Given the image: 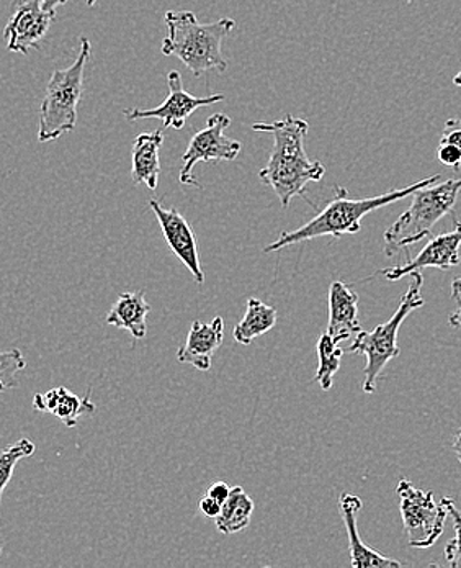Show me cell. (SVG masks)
Returning <instances> with one entry per match:
<instances>
[{
  "label": "cell",
  "instance_id": "d4e9b609",
  "mask_svg": "<svg viewBox=\"0 0 461 568\" xmlns=\"http://www.w3.org/2000/svg\"><path fill=\"white\" fill-rule=\"evenodd\" d=\"M437 158L443 166L452 168L453 171H460L461 169V150L455 144L442 143L440 141L439 148H437Z\"/></svg>",
  "mask_w": 461,
  "mask_h": 568
},
{
  "label": "cell",
  "instance_id": "7a4b0ae2",
  "mask_svg": "<svg viewBox=\"0 0 461 568\" xmlns=\"http://www.w3.org/2000/svg\"><path fill=\"white\" fill-rule=\"evenodd\" d=\"M440 181V174L430 175L428 179L416 182L398 191L388 192V194L377 195L370 199H349V192L342 185H336V199L326 205L315 219L309 220L306 225L299 226L294 232L281 233L274 243L265 247L264 253H277L291 244L303 243V241L316 240V237L330 236L340 240L347 234H356L362 229V220L368 213L375 210L383 209L391 203L402 201L414 194L419 189L428 187Z\"/></svg>",
  "mask_w": 461,
  "mask_h": 568
},
{
  "label": "cell",
  "instance_id": "1f68e13d",
  "mask_svg": "<svg viewBox=\"0 0 461 568\" xmlns=\"http://www.w3.org/2000/svg\"><path fill=\"white\" fill-rule=\"evenodd\" d=\"M453 84H455L457 88H461V72L453 78Z\"/></svg>",
  "mask_w": 461,
  "mask_h": 568
},
{
  "label": "cell",
  "instance_id": "44dd1931",
  "mask_svg": "<svg viewBox=\"0 0 461 568\" xmlns=\"http://www.w3.org/2000/svg\"><path fill=\"white\" fill-rule=\"evenodd\" d=\"M342 356L344 349L339 346V341L334 339L328 332L322 333L318 341L319 366L315 377L322 390L328 392L332 387L334 377L342 363Z\"/></svg>",
  "mask_w": 461,
  "mask_h": 568
},
{
  "label": "cell",
  "instance_id": "cb8c5ba5",
  "mask_svg": "<svg viewBox=\"0 0 461 568\" xmlns=\"http://www.w3.org/2000/svg\"><path fill=\"white\" fill-rule=\"evenodd\" d=\"M447 511L453 521L455 528V539L450 540L445 547V559L452 568H461V511L457 508L455 501L452 498H442Z\"/></svg>",
  "mask_w": 461,
  "mask_h": 568
},
{
  "label": "cell",
  "instance_id": "6da1fadb",
  "mask_svg": "<svg viewBox=\"0 0 461 568\" xmlns=\"http://www.w3.org/2000/svg\"><path fill=\"white\" fill-rule=\"evenodd\" d=\"M253 130L274 136V150L267 166L260 169L259 179L280 199L281 209H288L295 197L306 199L313 209H318L316 203L306 197V185L322 181L326 166L321 161L309 160L306 154L309 123L287 115L278 122L254 123Z\"/></svg>",
  "mask_w": 461,
  "mask_h": 568
},
{
  "label": "cell",
  "instance_id": "ac0fdd59",
  "mask_svg": "<svg viewBox=\"0 0 461 568\" xmlns=\"http://www.w3.org/2000/svg\"><path fill=\"white\" fill-rule=\"evenodd\" d=\"M33 408L41 413H51L68 428H74L82 415L94 413L98 406L89 397L81 398L66 387H57L47 394L34 395Z\"/></svg>",
  "mask_w": 461,
  "mask_h": 568
},
{
  "label": "cell",
  "instance_id": "4dcf8cb0",
  "mask_svg": "<svg viewBox=\"0 0 461 568\" xmlns=\"http://www.w3.org/2000/svg\"><path fill=\"white\" fill-rule=\"evenodd\" d=\"M453 450H455L457 457L461 463V429L457 433L455 437H453Z\"/></svg>",
  "mask_w": 461,
  "mask_h": 568
},
{
  "label": "cell",
  "instance_id": "9a60e30c",
  "mask_svg": "<svg viewBox=\"0 0 461 568\" xmlns=\"http://www.w3.org/2000/svg\"><path fill=\"white\" fill-rule=\"evenodd\" d=\"M360 332L362 325L359 322V294L346 282L334 281L329 287V335L342 343Z\"/></svg>",
  "mask_w": 461,
  "mask_h": 568
},
{
  "label": "cell",
  "instance_id": "30bf717a",
  "mask_svg": "<svg viewBox=\"0 0 461 568\" xmlns=\"http://www.w3.org/2000/svg\"><path fill=\"white\" fill-rule=\"evenodd\" d=\"M57 12H47L41 0H16L13 13L3 30L7 50L29 54L47 37Z\"/></svg>",
  "mask_w": 461,
  "mask_h": 568
},
{
  "label": "cell",
  "instance_id": "8992f818",
  "mask_svg": "<svg viewBox=\"0 0 461 568\" xmlns=\"http://www.w3.org/2000/svg\"><path fill=\"white\" fill-rule=\"evenodd\" d=\"M422 285L424 277L421 272L411 274V284L408 291L402 295L401 303L395 315L383 325L377 326L373 332H360L354 339L349 353L363 354L367 357V366H365V394H375L377 392L378 378L383 374L385 367L401 354L398 346V333L401 329L404 320L411 315L414 310L424 306L422 298Z\"/></svg>",
  "mask_w": 461,
  "mask_h": 568
},
{
  "label": "cell",
  "instance_id": "f546056e",
  "mask_svg": "<svg viewBox=\"0 0 461 568\" xmlns=\"http://www.w3.org/2000/svg\"><path fill=\"white\" fill-rule=\"evenodd\" d=\"M66 2L68 0H41V6L47 12H57L58 7L64 6ZM84 2L92 7L98 3V0H84Z\"/></svg>",
  "mask_w": 461,
  "mask_h": 568
},
{
  "label": "cell",
  "instance_id": "3957f363",
  "mask_svg": "<svg viewBox=\"0 0 461 568\" xmlns=\"http://www.w3.org/2000/svg\"><path fill=\"white\" fill-rule=\"evenodd\" d=\"M164 22L168 32L161 51L165 57H177L197 78L206 71L228 69L223 41L236 27L233 19L225 17L218 22L199 23L194 12L182 10L165 12Z\"/></svg>",
  "mask_w": 461,
  "mask_h": 568
},
{
  "label": "cell",
  "instance_id": "83f0119b",
  "mask_svg": "<svg viewBox=\"0 0 461 568\" xmlns=\"http://www.w3.org/2000/svg\"><path fill=\"white\" fill-rule=\"evenodd\" d=\"M452 297L457 298V301L460 302V306L455 313H452V315H450L449 323L450 325L453 326V328L461 329V277L455 278V281H453Z\"/></svg>",
  "mask_w": 461,
  "mask_h": 568
},
{
  "label": "cell",
  "instance_id": "e0dca14e",
  "mask_svg": "<svg viewBox=\"0 0 461 568\" xmlns=\"http://www.w3.org/2000/svg\"><path fill=\"white\" fill-rule=\"evenodd\" d=\"M150 312L151 305L144 291L125 292L113 303L106 315V323L115 328L125 329L134 339H143L147 335L146 318Z\"/></svg>",
  "mask_w": 461,
  "mask_h": 568
},
{
  "label": "cell",
  "instance_id": "52a82bcc",
  "mask_svg": "<svg viewBox=\"0 0 461 568\" xmlns=\"http://www.w3.org/2000/svg\"><path fill=\"white\" fill-rule=\"evenodd\" d=\"M399 511L408 536V544L416 549H428L439 540L449 518L445 505L433 500L432 491L414 487L409 480H399Z\"/></svg>",
  "mask_w": 461,
  "mask_h": 568
},
{
  "label": "cell",
  "instance_id": "ba28073f",
  "mask_svg": "<svg viewBox=\"0 0 461 568\" xmlns=\"http://www.w3.org/2000/svg\"><path fill=\"white\" fill-rule=\"evenodd\" d=\"M230 125V119L226 113H215L209 116L205 129L199 130L192 136L182 161L184 166L178 174V181L184 185H195L199 187V182L195 179L194 168L198 163H233L239 156L243 144L233 138L226 136V129Z\"/></svg>",
  "mask_w": 461,
  "mask_h": 568
},
{
  "label": "cell",
  "instance_id": "8fae6325",
  "mask_svg": "<svg viewBox=\"0 0 461 568\" xmlns=\"http://www.w3.org/2000/svg\"><path fill=\"white\" fill-rule=\"evenodd\" d=\"M150 206L163 230L165 243L191 271L195 282L202 285L205 282V272L199 263L197 237H195L191 223L177 209H165L160 201L153 199Z\"/></svg>",
  "mask_w": 461,
  "mask_h": 568
},
{
  "label": "cell",
  "instance_id": "603a6c76",
  "mask_svg": "<svg viewBox=\"0 0 461 568\" xmlns=\"http://www.w3.org/2000/svg\"><path fill=\"white\" fill-rule=\"evenodd\" d=\"M25 367L27 361L22 351H0V392L19 387L20 382L17 375L25 371Z\"/></svg>",
  "mask_w": 461,
  "mask_h": 568
},
{
  "label": "cell",
  "instance_id": "2e32d148",
  "mask_svg": "<svg viewBox=\"0 0 461 568\" xmlns=\"http://www.w3.org/2000/svg\"><path fill=\"white\" fill-rule=\"evenodd\" d=\"M163 143V130L141 133L134 138L132 148V179L134 184H146L150 191H156L157 184H160V150Z\"/></svg>",
  "mask_w": 461,
  "mask_h": 568
},
{
  "label": "cell",
  "instance_id": "9c48e42d",
  "mask_svg": "<svg viewBox=\"0 0 461 568\" xmlns=\"http://www.w3.org/2000/svg\"><path fill=\"white\" fill-rule=\"evenodd\" d=\"M168 95L156 109H126L123 112L129 122H136L143 119H157L163 122L165 129L182 130L187 123L188 116L197 112L199 106L215 105L225 101V95L213 94L208 98H195L188 94L182 82V74L178 71H168L167 74Z\"/></svg>",
  "mask_w": 461,
  "mask_h": 568
},
{
  "label": "cell",
  "instance_id": "277c9868",
  "mask_svg": "<svg viewBox=\"0 0 461 568\" xmlns=\"http://www.w3.org/2000/svg\"><path fill=\"white\" fill-rule=\"evenodd\" d=\"M92 44L89 38H81L78 60L66 69H58L51 74L47 94L40 109L38 141L58 140L63 134L74 132L78 123V106L84 92V74L91 58Z\"/></svg>",
  "mask_w": 461,
  "mask_h": 568
},
{
  "label": "cell",
  "instance_id": "f1b7e54d",
  "mask_svg": "<svg viewBox=\"0 0 461 568\" xmlns=\"http://www.w3.org/2000/svg\"><path fill=\"white\" fill-rule=\"evenodd\" d=\"M230 494V487L225 481H216L212 487L208 488V497L215 498L216 501L225 503L228 500Z\"/></svg>",
  "mask_w": 461,
  "mask_h": 568
},
{
  "label": "cell",
  "instance_id": "7402d4cb",
  "mask_svg": "<svg viewBox=\"0 0 461 568\" xmlns=\"http://www.w3.org/2000/svg\"><path fill=\"white\" fill-rule=\"evenodd\" d=\"M37 450L33 440L22 437L17 443L10 444L9 447L0 449V506H2L3 490L7 485L12 480L13 471H16L17 464L27 457H32ZM0 554H2V546H0Z\"/></svg>",
  "mask_w": 461,
  "mask_h": 568
},
{
  "label": "cell",
  "instance_id": "7c38bea8",
  "mask_svg": "<svg viewBox=\"0 0 461 568\" xmlns=\"http://www.w3.org/2000/svg\"><path fill=\"white\" fill-rule=\"evenodd\" d=\"M461 223L455 220V229L449 233L439 234L433 236L432 240L422 247L418 256L409 260L402 266L385 268L380 274H383L388 281H399L406 275L421 272L422 268L436 267L442 271H449L459 266L461 261Z\"/></svg>",
  "mask_w": 461,
  "mask_h": 568
},
{
  "label": "cell",
  "instance_id": "5b68a950",
  "mask_svg": "<svg viewBox=\"0 0 461 568\" xmlns=\"http://www.w3.org/2000/svg\"><path fill=\"white\" fill-rule=\"evenodd\" d=\"M461 192V179L428 185L412 194V203L385 232V254L393 257L432 232L437 222L453 212Z\"/></svg>",
  "mask_w": 461,
  "mask_h": 568
},
{
  "label": "cell",
  "instance_id": "4316f807",
  "mask_svg": "<svg viewBox=\"0 0 461 568\" xmlns=\"http://www.w3.org/2000/svg\"><path fill=\"white\" fill-rule=\"evenodd\" d=\"M199 511L203 513L205 518L216 519L218 518L219 513H222V503L216 501L215 498L206 495L205 498L199 500Z\"/></svg>",
  "mask_w": 461,
  "mask_h": 568
},
{
  "label": "cell",
  "instance_id": "d6986e66",
  "mask_svg": "<svg viewBox=\"0 0 461 568\" xmlns=\"http://www.w3.org/2000/svg\"><path fill=\"white\" fill-rule=\"evenodd\" d=\"M277 325V310L260 302L259 298L250 297L247 301L246 315L234 328V339L240 346H249L256 337L264 336Z\"/></svg>",
  "mask_w": 461,
  "mask_h": 568
},
{
  "label": "cell",
  "instance_id": "484cf974",
  "mask_svg": "<svg viewBox=\"0 0 461 568\" xmlns=\"http://www.w3.org/2000/svg\"><path fill=\"white\" fill-rule=\"evenodd\" d=\"M442 143L455 144L461 150V116L457 119H450L449 122L443 126Z\"/></svg>",
  "mask_w": 461,
  "mask_h": 568
},
{
  "label": "cell",
  "instance_id": "4fadbf2b",
  "mask_svg": "<svg viewBox=\"0 0 461 568\" xmlns=\"http://www.w3.org/2000/svg\"><path fill=\"white\" fill-rule=\"evenodd\" d=\"M223 337H225V322L222 316H216L208 325L195 320L187 341L178 349V363L191 364L199 372H208L212 368L213 356L223 344Z\"/></svg>",
  "mask_w": 461,
  "mask_h": 568
},
{
  "label": "cell",
  "instance_id": "5bb4252c",
  "mask_svg": "<svg viewBox=\"0 0 461 568\" xmlns=\"http://www.w3.org/2000/svg\"><path fill=\"white\" fill-rule=\"evenodd\" d=\"M340 515H342L344 525H346L347 536H349L350 562L356 568H399L402 567L398 560L390 559L377 550L365 546L360 539L359 528H357V515L362 511L363 503L357 495L342 494L339 498Z\"/></svg>",
  "mask_w": 461,
  "mask_h": 568
},
{
  "label": "cell",
  "instance_id": "ffe728a7",
  "mask_svg": "<svg viewBox=\"0 0 461 568\" xmlns=\"http://www.w3.org/2000/svg\"><path fill=\"white\" fill-rule=\"evenodd\" d=\"M256 503L243 487L230 488L228 500L223 503L222 513L216 518V529L223 535H236L249 526Z\"/></svg>",
  "mask_w": 461,
  "mask_h": 568
}]
</instances>
